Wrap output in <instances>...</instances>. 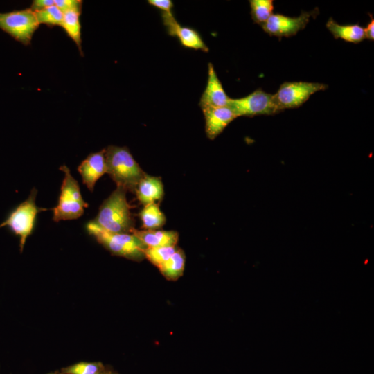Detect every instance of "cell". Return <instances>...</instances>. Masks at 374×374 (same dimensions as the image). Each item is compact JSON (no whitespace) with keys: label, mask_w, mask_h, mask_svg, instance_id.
I'll return each mask as SVG.
<instances>
[{"label":"cell","mask_w":374,"mask_h":374,"mask_svg":"<svg viewBox=\"0 0 374 374\" xmlns=\"http://www.w3.org/2000/svg\"><path fill=\"white\" fill-rule=\"evenodd\" d=\"M317 8L303 12L298 17H288L279 13L272 14L268 20L260 26L270 36L289 37L304 29L311 17L318 15Z\"/></svg>","instance_id":"9c48e42d"},{"label":"cell","mask_w":374,"mask_h":374,"mask_svg":"<svg viewBox=\"0 0 374 374\" xmlns=\"http://www.w3.org/2000/svg\"><path fill=\"white\" fill-rule=\"evenodd\" d=\"M37 189L33 188L27 199L15 208L0 224V228L7 226L19 237V249L21 253L27 238L32 233L37 213L46 208L36 206Z\"/></svg>","instance_id":"5b68a950"},{"label":"cell","mask_w":374,"mask_h":374,"mask_svg":"<svg viewBox=\"0 0 374 374\" xmlns=\"http://www.w3.org/2000/svg\"><path fill=\"white\" fill-rule=\"evenodd\" d=\"M135 193L140 203L144 206L161 200L164 190L161 177L145 174L138 184Z\"/></svg>","instance_id":"5bb4252c"},{"label":"cell","mask_w":374,"mask_h":374,"mask_svg":"<svg viewBox=\"0 0 374 374\" xmlns=\"http://www.w3.org/2000/svg\"><path fill=\"white\" fill-rule=\"evenodd\" d=\"M205 118V132L206 136L215 139L227 125L237 116L228 107H209L202 109Z\"/></svg>","instance_id":"7c38bea8"},{"label":"cell","mask_w":374,"mask_h":374,"mask_svg":"<svg viewBox=\"0 0 374 374\" xmlns=\"http://www.w3.org/2000/svg\"><path fill=\"white\" fill-rule=\"evenodd\" d=\"M39 25L30 8L0 13V28L25 45L30 44Z\"/></svg>","instance_id":"52a82bcc"},{"label":"cell","mask_w":374,"mask_h":374,"mask_svg":"<svg viewBox=\"0 0 374 374\" xmlns=\"http://www.w3.org/2000/svg\"><path fill=\"white\" fill-rule=\"evenodd\" d=\"M105 149L90 154L78 166V170L82 178L83 184L93 192L98 179L107 173Z\"/></svg>","instance_id":"4fadbf2b"},{"label":"cell","mask_w":374,"mask_h":374,"mask_svg":"<svg viewBox=\"0 0 374 374\" xmlns=\"http://www.w3.org/2000/svg\"><path fill=\"white\" fill-rule=\"evenodd\" d=\"M89 234L94 236L112 253L131 260H141L145 258L147 248L133 233H117L107 231L93 221L86 226Z\"/></svg>","instance_id":"3957f363"},{"label":"cell","mask_w":374,"mask_h":374,"mask_svg":"<svg viewBox=\"0 0 374 374\" xmlns=\"http://www.w3.org/2000/svg\"><path fill=\"white\" fill-rule=\"evenodd\" d=\"M371 20L367 26L364 28L365 38L371 41L374 40V19L371 14H369Z\"/></svg>","instance_id":"4316f807"},{"label":"cell","mask_w":374,"mask_h":374,"mask_svg":"<svg viewBox=\"0 0 374 374\" xmlns=\"http://www.w3.org/2000/svg\"><path fill=\"white\" fill-rule=\"evenodd\" d=\"M105 149L107 173L117 187L135 193L138 184L145 175L127 147L109 145Z\"/></svg>","instance_id":"7a4b0ae2"},{"label":"cell","mask_w":374,"mask_h":374,"mask_svg":"<svg viewBox=\"0 0 374 374\" xmlns=\"http://www.w3.org/2000/svg\"><path fill=\"white\" fill-rule=\"evenodd\" d=\"M237 117L273 115L281 112L274 94L258 89L247 96L229 99L227 105Z\"/></svg>","instance_id":"8992f818"},{"label":"cell","mask_w":374,"mask_h":374,"mask_svg":"<svg viewBox=\"0 0 374 374\" xmlns=\"http://www.w3.org/2000/svg\"><path fill=\"white\" fill-rule=\"evenodd\" d=\"M34 12L39 24L60 26L62 25L63 12L55 5Z\"/></svg>","instance_id":"7402d4cb"},{"label":"cell","mask_w":374,"mask_h":374,"mask_svg":"<svg viewBox=\"0 0 374 374\" xmlns=\"http://www.w3.org/2000/svg\"><path fill=\"white\" fill-rule=\"evenodd\" d=\"M230 98L226 93L218 78L213 65L208 64V79L199 105L202 109L209 107H221L228 105Z\"/></svg>","instance_id":"8fae6325"},{"label":"cell","mask_w":374,"mask_h":374,"mask_svg":"<svg viewBox=\"0 0 374 374\" xmlns=\"http://www.w3.org/2000/svg\"><path fill=\"white\" fill-rule=\"evenodd\" d=\"M328 85L319 82H285L274 94L276 103L283 111L297 108L305 103L314 93L324 91Z\"/></svg>","instance_id":"ba28073f"},{"label":"cell","mask_w":374,"mask_h":374,"mask_svg":"<svg viewBox=\"0 0 374 374\" xmlns=\"http://www.w3.org/2000/svg\"><path fill=\"white\" fill-rule=\"evenodd\" d=\"M126 193L125 190L116 187L104 200L93 221L103 229L111 233H132L135 229L134 220Z\"/></svg>","instance_id":"6da1fadb"},{"label":"cell","mask_w":374,"mask_h":374,"mask_svg":"<svg viewBox=\"0 0 374 374\" xmlns=\"http://www.w3.org/2000/svg\"><path fill=\"white\" fill-rule=\"evenodd\" d=\"M185 260L184 251L177 248L170 258L158 268L167 279L176 280L183 274Z\"/></svg>","instance_id":"e0dca14e"},{"label":"cell","mask_w":374,"mask_h":374,"mask_svg":"<svg viewBox=\"0 0 374 374\" xmlns=\"http://www.w3.org/2000/svg\"><path fill=\"white\" fill-rule=\"evenodd\" d=\"M326 28L335 39H342L347 42L357 44L365 39L364 28L358 24L341 25L330 18Z\"/></svg>","instance_id":"2e32d148"},{"label":"cell","mask_w":374,"mask_h":374,"mask_svg":"<svg viewBox=\"0 0 374 374\" xmlns=\"http://www.w3.org/2000/svg\"><path fill=\"white\" fill-rule=\"evenodd\" d=\"M60 170L64 173L57 205L53 209V220H75L84 213L88 204L82 197L78 181L73 177L69 168L63 165Z\"/></svg>","instance_id":"277c9868"},{"label":"cell","mask_w":374,"mask_h":374,"mask_svg":"<svg viewBox=\"0 0 374 374\" xmlns=\"http://www.w3.org/2000/svg\"><path fill=\"white\" fill-rule=\"evenodd\" d=\"M49 374H62V373H58V372H54V373H51Z\"/></svg>","instance_id":"83f0119b"},{"label":"cell","mask_w":374,"mask_h":374,"mask_svg":"<svg viewBox=\"0 0 374 374\" xmlns=\"http://www.w3.org/2000/svg\"><path fill=\"white\" fill-rule=\"evenodd\" d=\"M251 15L254 23L260 26L265 23L273 14L274 1L250 0Z\"/></svg>","instance_id":"ffe728a7"},{"label":"cell","mask_w":374,"mask_h":374,"mask_svg":"<svg viewBox=\"0 0 374 374\" xmlns=\"http://www.w3.org/2000/svg\"><path fill=\"white\" fill-rule=\"evenodd\" d=\"M146 247L176 246L179 234L175 231L134 229L132 233Z\"/></svg>","instance_id":"9a60e30c"},{"label":"cell","mask_w":374,"mask_h":374,"mask_svg":"<svg viewBox=\"0 0 374 374\" xmlns=\"http://www.w3.org/2000/svg\"><path fill=\"white\" fill-rule=\"evenodd\" d=\"M142 227L146 230H154L166 223V216L156 203L144 206L139 213Z\"/></svg>","instance_id":"ac0fdd59"},{"label":"cell","mask_w":374,"mask_h":374,"mask_svg":"<svg viewBox=\"0 0 374 374\" xmlns=\"http://www.w3.org/2000/svg\"><path fill=\"white\" fill-rule=\"evenodd\" d=\"M82 1L80 0H55V5L64 13L68 11L81 12Z\"/></svg>","instance_id":"cb8c5ba5"},{"label":"cell","mask_w":374,"mask_h":374,"mask_svg":"<svg viewBox=\"0 0 374 374\" xmlns=\"http://www.w3.org/2000/svg\"><path fill=\"white\" fill-rule=\"evenodd\" d=\"M161 17L168 33L170 36L177 37L183 47L204 52L208 51V46L196 30L181 26L172 13H162Z\"/></svg>","instance_id":"30bf717a"},{"label":"cell","mask_w":374,"mask_h":374,"mask_svg":"<svg viewBox=\"0 0 374 374\" xmlns=\"http://www.w3.org/2000/svg\"><path fill=\"white\" fill-rule=\"evenodd\" d=\"M78 11H68L63 13L62 27L65 30L68 36L76 44L80 52L81 50V25L80 15Z\"/></svg>","instance_id":"d6986e66"},{"label":"cell","mask_w":374,"mask_h":374,"mask_svg":"<svg viewBox=\"0 0 374 374\" xmlns=\"http://www.w3.org/2000/svg\"><path fill=\"white\" fill-rule=\"evenodd\" d=\"M148 3L159 9L162 13H172L174 5L171 0H148Z\"/></svg>","instance_id":"d4e9b609"},{"label":"cell","mask_w":374,"mask_h":374,"mask_svg":"<svg viewBox=\"0 0 374 374\" xmlns=\"http://www.w3.org/2000/svg\"><path fill=\"white\" fill-rule=\"evenodd\" d=\"M103 364L100 362H79L62 369V374H102Z\"/></svg>","instance_id":"603a6c76"},{"label":"cell","mask_w":374,"mask_h":374,"mask_svg":"<svg viewBox=\"0 0 374 374\" xmlns=\"http://www.w3.org/2000/svg\"><path fill=\"white\" fill-rule=\"evenodd\" d=\"M177 249L176 246L147 247L144 251L145 258L159 267L170 258Z\"/></svg>","instance_id":"44dd1931"},{"label":"cell","mask_w":374,"mask_h":374,"mask_svg":"<svg viewBox=\"0 0 374 374\" xmlns=\"http://www.w3.org/2000/svg\"><path fill=\"white\" fill-rule=\"evenodd\" d=\"M53 5H55V0H34L30 8L35 12Z\"/></svg>","instance_id":"484cf974"}]
</instances>
